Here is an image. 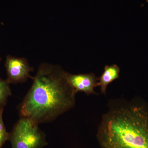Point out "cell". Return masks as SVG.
<instances>
[{
  "label": "cell",
  "mask_w": 148,
  "mask_h": 148,
  "mask_svg": "<svg viewBox=\"0 0 148 148\" xmlns=\"http://www.w3.org/2000/svg\"><path fill=\"white\" fill-rule=\"evenodd\" d=\"M7 78L9 84L25 82L29 78L34 69L31 67L28 60L24 58H18L8 55L5 63Z\"/></svg>",
  "instance_id": "obj_4"
},
{
  "label": "cell",
  "mask_w": 148,
  "mask_h": 148,
  "mask_svg": "<svg viewBox=\"0 0 148 148\" xmlns=\"http://www.w3.org/2000/svg\"><path fill=\"white\" fill-rule=\"evenodd\" d=\"M9 140L12 148H43L47 145L45 134L38 124L23 117L14 125Z\"/></svg>",
  "instance_id": "obj_3"
},
{
  "label": "cell",
  "mask_w": 148,
  "mask_h": 148,
  "mask_svg": "<svg viewBox=\"0 0 148 148\" xmlns=\"http://www.w3.org/2000/svg\"><path fill=\"white\" fill-rule=\"evenodd\" d=\"M3 110L0 111V148L9 140V133L7 131L3 120Z\"/></svg>",
  "instance_id": "obj_8"
},
{
  "label": "cell",
  "mask_w": 148,
  "mask_h": 148,
  "mask_svg": "<svg viewBox=\"0 0 148 148\" xmlns=\"http://www.w3.org/2000/svg\"><path fill=\"white\" fill-rule=\"evenodd\" d=\"M10 84L6 80L0 77V111L3 110L9 97L12 95Z\"/></svg>",
  "instance_id": "obj_7"
},
{
  "label": "cell",
  "mask_w": 148,
  "mask_h": 148,
  "mask_svg": "<svg viewBox=\"0 0 148 148\" xmlns=\"http://www.w3.org/2000/svg\"><path fill=\"white\" fill-rule=\"evenodd\" d=\"M66 73L58 65L41 64L20 105V117L39 124L53 121L73 108L77 93L68 82Z\"/></svg>",
  "instance_id": "obj_2"
},
{
  "label": "cell",
  "mask_w": 148,
  "mask_h": 148,
  "mask_svg": "<svg viewBox=\"0 0 148 148\" xmlns=\"http://www.w3.org/2000/svg\"><path fill=\"white\" fill-rule=\"evenodd\" d=\"M96 133L101 148H148V102L136 96L111 99Z\"/></svg>",
  "instance_id": "obj_1"
},
{
  "label": "cell",
  "mask_w": 148,
  "mask_h": 148,
  "mask_svg": "<svg viewBox=\"0 0 148 148\" xmlns=\"http://www.w3.org/2000/svg\"><path fill=\"white\" fill-rule=\"evenodd\" d=\"M120 69L116 64L104 67V71L98 77V86H100V90L102 94L106 95L107 87L110 84L119 77Z\"/></svg>",
  "instance_id": "obj_6"
},
{
  "label": "cell",
  "mask_w": 148,
  "mask_h": 148,
  "mask_svg": "<svg viewBox=\"0 0 148 148\" xmlns=\"http://www.w3.org/2000/svg\"><path fill=\"white\" fill-rule=\"evenodd\" d=\"M66 76L69 84L76 93L82 92L87 95H98L94 88L98 86V77L94 73L72 74L66 73Z\"/></svg>",
  "instance_id": "obj_5"
},
{
  "label": "cell",
  "mask_w": 148,
  "mask_h": 148,
  "mask_svg": "<svg viewBox=\"0 0 148 148\" xmlns=\"http://www.w3.org/2000/svg\"><path fill=\"white\" fill-rule=\"evenodd\" d=\"M1 58H0V62H1Z\"/></svg>",
  "instance_id": "obj_9"
}]
</instances>
